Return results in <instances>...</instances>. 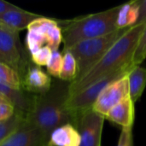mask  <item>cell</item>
Returning <instances> with one entry per match:
<instances>
[{
	"label": "cell",
	"instance_id": "20",
	"mask_svg": "<svg viewBox=\"0 0 146 146\" xmlns=\"http://www.w3.org/2000/svg\"><path fill=\"white\" fill-rule=\"evenodd\" d=\"M44 35L46 39V45H48L53 51L58 50V48L62 42V28L59 26V22L58 24L51 27Z\"/></svg>",
	"mask_w": 146,
	"mask_h": 146
},
{
	"label": "cell",
	"instance_id": "4",
	"mask_svg": "<svg viewBox=\"0 0 146 146\" xmlns=\"http://www.w3.org/2000/svg\"><path fill=\"white\" fill-rule=\"evenodd\" d=\"M128 28H118L107 35L81 41L68 50L77 62L78 73L76 79L81 77L96 64Z\"/></svg>",
	"mask_w": 146,
	"mask_h": 146
},
{
	"label": "cell",
	"instance_id": "21",
	"mask_svg": "<svg viewBox=\"0 0 146 146\" xmlns=\"http://www.w3.org/2000/svg\"><path fill=\"white\" fill-rule=\"evenodd\" d=\"M62 62H63L62 53L58 50L53 51L51 58L46 66L48 74L54 78L59 79L61 71H62Z\"/></svg>",
	"mask_w": 146,
	"mask_h": 146
},
{
	"label": "cell",
	"instance_id": "5",
	"mask_svg": "<svg viewBox=\"0 0 146 146\" xmlns=\"http://www.w3.org/2000/svg\"><path fill=\"white\" fill-rule=\"evenodd\" d=\"M133 68L134 67L126 68L112 73L100 79L85 90L69 96L66 106L74 119V126H75V122L80 115L92 109L93 104H95L99 94L106 86L128 74Z\"/></svg>",
	"mask_w": 146,
	"mask_h": 146
},
{
	"label": "cell",
	"instance_id": "19",
	"mask_svg": "<svg viewBox=\"0 0 146 146\" xmlns=\"http://www.w3.org/2000/svg\"><path fill=\"white\" fill-rule=\"evenodd\" d=\"M25 44H26V49L27 50L29 54L32 55L37 50H38L40 48L44 46V44H46L45 36L41 33L27 30Z\"/></svg>",
	"mask_w": 146,
	"mask_h": 146
},
{
	"label": "cell",
	"instance_id": "10",
	"mask_svg": "<svg viewBox=\"0 0 146 146\" xmlns=\"http://www.w3.org/2000/svg\"><path fill=\"white\" fill-rule=\"evenodd\" d=\"M21 80L22 89L25 92L34 95L47 92L52 86L50 76L43 71L40 67L32 64H30L27 69Z\"/></svg>",
	"mask_w": 146,
	"mask_h": 146
},
{
	"label": "cell",
	"instance_id": "3",
	"mask_svg": "<svg viewBox=\"0 0 146 146\" xmlns=\"http://www.w3.org/2000/svg\"><path fill=\"white\" fill-rule=\"evenodd\" d=\"M120 5L110 9L62 21L63 51L74 44L91 38L107 35L117 30L116 18Z\"/></svg>",
	"mask_w": 146,
	"mask_h": 146
},
{
	"label": "cell",
	"instance_id": "27",
	"mask_svg": "<svg viewBox=\"0 0 146 146\" xmlns=\"http://www.w3.org/2000/svg\"><path fill=\"white\" fill-rule=\"evenodd\" d=\"M19 8L18 6L16 5H14L9 2H6V1H3V0H0V16L2 15H3L4 13L9 11V10H12V9H15Z\"/></svg>",
	"mask_w": 146,
	"mask_h": 146
},
{
	"label": "cell",
	"instance_id": "15",
	"mask_svg": "<svg viewBox=\"0 0 146 146\" xmlns=\"http://www.w3.org/2000/svg\"><path fill=\"white\" fill-rule=\"evenodd\" d=\"M129 96L135 104L142 96L146 86V68L135 66L128 74Z\"/></svg>",
	"mask_w": 146,
	"mask_h": 146
},
{
	"label": "cell",
	"instance_id": "14",
	"mask_svg": "<svg viewBox=\"0 0 146 146\" xmlns=\"http://www.w3.org/2000/svg\"><path fill=\"white\" fill-rule=\"evenodd\" d=\"M0 93L16 109L27 115L33 105L34 94L28 93L24 90H15L0 83Z\"/></svg>",
	"mask_w": 146,
	"mask_h": 146
},
{
	"label": "cell",
	"instance_id": "18",
	"mask_svg": "<svg viewBox=\"0 0 146 146\" xmlns=\"http://www.w3.org/2000/svg\"><path fill=\"white\" fill-rule=\"evenodd\" d=\"M77 73L78 68L75 58L69 51H63V62L59 80L71 83L77 78Z\"/></svg>",
	"mask_w": 146,
	"mask_h": 146
},
{
	"label": "cell",
	"instance_id": "8",
	"mask_svg": "<svg viewBox=\"0 0 146 146\" xmlns=\"http://www.w3.org/2000/svg\"><path fill=\"white\" fill-rule=\"evenodd\" d=\"M129 96L128 74L110 83L99 94L92 110L104 117L115 106Z\"/></svg>",
	"mask_w": 146,
	"mask_h": 146
},
{
	"label": "cell",
	"instance_id": "11",
	"mask_svg": "<svg viewBox=\"0 0 146 146\" xmlns=\"http://www.w3.org/2000/svg\"><path fill=\"white\" fill-rule=\"evenodd\" d=\"M41 15L24 10L21 8L9 10L0 16V24L15 32H20L25 28L27 29L29 24Z\"/></svg>",
	"mask_w": 146,
	"mask_h": 146
},
{
	"label": "cell",
	"instance_id": "6",
	"mask_svg": "<svg viewBox=\"0 0 146 146\" xmlns=\"http://www.w3.org/2000/svg\"><path fill=\"white\" fill-rule=\"evenodd\" d=\"M0 53L22 79L31 63L20 42L18 32L9 30L3 26L0 27Z\"/></svg>",
	"mask_w": 146,
	"mask_h": 146
},
{
	"label": "cell",
	"instance_id": "9",
	"mask_svg": "<svg viewBox=\"0 0 146 146\" xmlns=\"http://www.w3.org/2000/svg\"><path fill=\"white\" fill-rule=\"evenodd\" d=\"M41 133L27 121L0 143V146H48Z\"/></svg>",
	"mask_w": 146,
	"mask_h": 146
},
{
	"label": "cell",
	"instance_id": "13",
	"mask_svg": "<svg viewBox=\"0 0 146 146\" xmlns=\"http://www.w3.org/2000/svg\"><path fill=\"white\" fill-rule=\"evenodd\" d=\"M81 138L76 127L70 124H65L55 129L49 139L48 146H80Z\"/></svg>",
	"mask_w": 146,
	"mask_h": 146
},
{
	"label": "cell",
	"instance_id": "22",
	"mask_svg": "<svg viewBox=\"0 0 146 146\" xmlns=\"http://www.w3.org/2000/svg\"><path fill=\"white\" fill-rule=\"evenodd\" d=\"M52 52L53 50L48 45H44L33 54L30 55L31 62L38 67L47 66L51 58Z\"/></svg>",
	"mask_w": 146,
	"mask_h": 146
},
{
	"label": "cell",
	"instance_id": "28",
	"mask_svg": "<svg viewBox=\"0 0 146 146\" xmlns=\"http://www.w3.org/2000/svg\"><path fill=\"white\" fill-rule=\"evenodd\" d=\"M3 102H9L1 93H0V103H3ZM11 104V103H10Z\"/></svg>",
	"mask_w": 146,
	"mask_h": 146
},
{
	"label": "cell",
	"instance_id": "29",
	"mask_svg": "<svg viewBox=\"0 0 146 146\" xmlns=\"http://www.w3.org/2000/svg\"><path fill=\"white\" fill-rule=\"evenodd\" d=\"M0 62H3V63H6V64H8V62H6V60L4 59V57L2 56V54L0 53ZM9 65V64H8Z\"/></svg>",
	"mask_w": 146,
	"mask_h": 146
},
{
	"label": "cell",
	"instance_id": "7",
	"mask_svg": "<svg viewBox=\"0 0 146 146\" xmlns=\"http://www.w3.org/2000/svg\"><path fill=\"white\" fill-rule=\"evenodd\" d=\"M105 117L92 109L79 116L75 127L79 131L80 146H101V139Z\"/></svg>",
	"mask_w": 146,
	"mask_h": 146
},
{
	"label": "cell",
	"instance_id": "16",
	"mask_svg": "<svg viewBox=\"0 0 146 146\" xmlns=\"http://www.w3.org/2000/svg\"><path fill=\"white\" fill-rule=\"evenodd\" d=\"M26 121V115L19 110L9 119L0 121V143L22 127Z\"/></svg>",
	"mask_w": 146,
	"mask_h": 146
},
{
	"label": "cell",
	"instance_id": "2",
	"mask_svg": "<svg viewBox=\"0 0 146 146\" xmlns=\"http://www.w3.org/2000/svg\"><path fill=\"white\" fill-rule=\"evenodd\" d=\"M70 82L56 80L50 89L39 95H34L30 111L26 115L27 121L36 127L49 142L51 133L57 127L70 123L74 119L67 109Z\"/></svg>",
	"mask_w": 146,
	"mask_h": 146
},
{
	"label": "cell",
	"instance_id": "26",
	"mask_svg": "<svg viewBox=\"0 0 146 146\" xmlns=\"http://www.w3.org/2000/svg\"><path fill=\"white\" fill-rule=\"evenodd\" d=\"M139 7V17L138 24L146 22V0H138Z\"/></svg>",
	"mask_w": 146,
	"mask_h": 146
},
{
	"label": "cell",
	"instance_id": "24",
	"mask_svg": "<svg viewBox=\"0 0 146 146\" xmlns=\"http://www.w3.org/2000/svg\"><path fill=\"white\" fill-rule=\"evenodd\" d=\"M117 146H133V127H122Z\"/></svg>",
	"mask_w": 146,
	"mask_h": 146
},
{
	"label": "cell",
	"instance_id": "17",
	"mask_svg": "<svg viewBox=\"0 0 146 146\" xmlns=\"http://www.w3.org/2000/svg\"><path fill=\"white\" fill-rule=\"evenodd\" d=\"M0 83L15 90H23L22 80L18 72L3 62H0Z\"/></svg>",
	"mask_w": 146,
	"mask_h": 146
},
{
	"label": "cell",
	"instance_id": "23",
	"mask_svg": "<svg viewBox=\"0 0 146 146\" xmlns=\"http://www.w3.org/2000/svg\"><path fill=\"white\" fill-rule=\"evenodd\" d=\"M146 58V26L139 39L138 45L133 57V66H139Z\"/></svg>",
	"mask_w": 146,
	"mask_h": 146
},
{
	"label": "cell",
	"instance_id": "25",
	"mask_svg": "<svg viewBox=\"0 0 146 146\" xmlns=\"http://www.w3.org/2000/svg\"><path fill=\"white\" fill-rule=\"evenodd\" d=\"M16 111L15 107L9 102L0 103V121L12 117Z\"/></svg>",
	"mask_w": 146,
	"mask_h": 146
},
{
	"label": "cell",
	"instance_id": "1",
	"mask_svg": "<svg viewBox=\"0 0 146 146\" xmlns=\"http://www.w3.org/2000/svg\"><path fill=\"white\" fill-rule=\"evenodd\" d=\"M145 26L146 22L129 27L96 64L81 77L70 83L69 96L85 90L112 73L135 67L133 64V57Z\"/></svg>",
	"mask_w": 146,
	"mask_h": 146
},
{
	"label": "cell",
	"instance_id": "30",
	"mask_svg": "<svg viewBox=\"0 0 146 146\" xmlns=\"http://www.w3.org/2000/svg\"><path fill=\"white\" fill-rule=\"evenodd\" d=\"M2 27V25H1V24H0V27Z\"/></svg>",
	"mask_w": 146,
	"mask_h": 146
},
{
	"label": "cell",
	"instance_id": "12",
	"mask_svg": "<svg viewBox=\"0 0 146 146\" xmlns=\"http://www.w3.org/2000/svg\"><path fill=\"white\" fill-rule=\"evenodd\" d=\"M135 117L134 103L130 97L123 99L106 115L105 119L122 127H133Z\"/></svg>",
	"mask_w": 146,
	"mask_h": 146
}]
</instances>
